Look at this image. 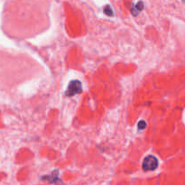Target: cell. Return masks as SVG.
I'll return each instance as SVG.
<instances>
[{
	"label": "cell",
	"instance_id": "7a4b0ae2",
	"mask_svg": "<svg viewBox=\"0 0 185 185\" xmlns=\"http://www.w3.org/2000/svg\"><path fill=\"white\" fill-rule=\"evenodd\" d=\"M81 92V83L79 80H73L70 83L66 92L67 96H74Z\"/></svg>",
	"mask_w": 185,
	"mask_h": 185
},
{
	"label": "cell",
	"instance_id": "6da1fadb",
	"mask_svg": "<svg viewBox=\"0 0 185 185\" xmlns=\"http://www.w3.org/2000/svg\"><path fill=\"white\" fill-rule=\"evenodd\" d=\"M158 166V160L154 155H148L143 162V169L144 171H153Z\"/></svg>",
	"mask_w": 185,
	"mask_h": 185
},
{
	"label": "cell",
	"instance_id": "3957f363",
	"mask_svg": "<svg viewBox=\"0 0 185 185\" xmlns=\"http://www.w3.org/2000/svg\"><path fill=\"white\" fill-rule=\"evenodd\" d=\"M144 126H146V123H144V121H140V122L138 123V128H139L140 129H144Z\"/></svg>",
	"mask_w": 185,
	"mask_h": 185
}]
</instances>
